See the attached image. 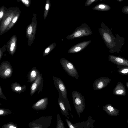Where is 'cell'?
Segmentation results:
<instances>
[{
    "instance_id": "obj_16",
    "label": "cell",
    "mask_w": 128,
    "mask_h": 128,
    "mask_svg": "<svg viewBox=\"0 0 128 128\" xmlns=\"http://www.w3.org/2000/svg\"><path fill=\"white\" fill-rule=\"evenodd\" d=\"M111 7L108 5L104 4H99L93 7L92 9L101 11H106L110 10Z\"/></svg>"
},
{
    "instance_id": "obj_1",
    "label": "cell",
    "mask_w": 128,
    "mask_h": 128,
    "mask_svg": "<svg viewBox=\"0 0 128 128\" xmlns=\"http://www.w3.org/2000/svg\"><path fill=\"white\" fill-rule=\"evenodd\" d=\"M100 26L101 27L98 29V30L106 46L110 50V52L118 51L122 46L120 44V42H122L124 40H122V38L120 39L121 37H114L110 29L103 22Z\"/></svg>"
},
{
    "instance_id": "obj_31",
    "label": "cell",
    "mask_w": 128,
    "mask_h": 128,
    "mask_svg": "<svg viewBox=\"0 0 128 128\" xmlns=\"http://www.w3.org/2000/svg\"><path fill=\"white\" fill-rule=\"evenodd\" d=\"M22 2L26 4H29V1L28 0H22Z\"/></svg>"
},
{
    "instance_id": "obj_13",
    "label": "cell",
    "mask_w": 128,
    "mask_h": 128,
    "mask_svg": "<svg viewBox=\"0 0 128 128\" xmlns=\"http://www.w3.org/2000/svg\"><path fill=\"white\" fill-rule=\"evenodd\" d=\"M112 93L116 95L126 96V90L123 84L120 82H118L114 89Z\"/></svg>"
},
{
    "instance_id": "obj_30",
    "label": "cell",
    "mask_w": 128,
    "mask_h": 128,
    "mask_svg": "<svg viewBox=\"0 0 128 128\" xmlns=\"http://www.w3.org/2000/svg\"><path fill=\"white\" fill-rule=\"evenodd\" d=\"M49 8V3L46 4L45 6V9L46 10H48Z\"/></svg>"
},
{
    "instance_id": "obj_34",
    "label": "cell",
    "mask_w": 128,
    "mask_h": 128,
    "mask_svg": "<svg viewBox=\"0 0 128 128\" xmlns=\"http://www.w3.org/2000/svg\"><path fill=\"white\" fill-rule=\"evenodd\" d=\"M9 128H16V127L14 126H10L9 127Z\"/></svg>"
},
{
    "instance_id": "obj_15",
    "label": "cell",
    "mask_w": 128,
    "mask_h": 128,
    "mask_svg": "<svg viewBox=\"0 0 128 128\" xmlns=\"http://www.w3.org/2000/svg\"><path fill=\"white\" fill-rule=\"evenodd\" d=\"M58 104L60 107L61 112L63 115L69 118L68 116L69 115L68 108L66 106L63 102L59 98L58 100Z\"/></svg>"
},
{
    "instance_id": "obj_4",
    "label": "cell",
    "mask_w": 128,
    "mask_h": 128,
    "mask_svg": "<svg viewBox=\"0 0 128 128\" xmlns=\"http://www.w3.org/2000/svg\"><path fill=\"white\" fill-rule=\"evenodd\" d=\"M60 63L65 71L70 76L78 79L79 75L78 71L73 64L64 58H62Z\"/></svg>"
},
{
    "instance_id": "obj_18",
    "label": "cell",
    "mask_w": 128,
    "mask_h": 128,
    "mask_svg": "<svg viewBox=\"0 0 128 128\" xmlns=\"http://www.w3.org/2000/svg\"><path fill=\"white\" fill-rule=\"evenodd\" d=\"M56 44L54 42L52 43L46 48L43 52V56L44 57L48 55L50 52L55 48Z\"/></svg>"
},
{
    "instance_id": "obj_7",
    "label": "cell",
    "mask_w": 128,
    "mask_h": 128,
    "mask_svg": "<svg viewBox=\"0 0 128 128\" xmlns=\"http://www.w3.org/2000/svg\"><path fill=\"white\" fill-rule=\"evenodd\" d=\"M108 77H102L97 78L94 81L93 84V89L99 90L106 87L111 81Z\"/></svg>"
},
{
    "instance_id": "obj_35",
    "label": "cell",
    "mask_w": 128,
    "mask_h": 128,
    "mask_svg": "<svg viewBox=\"0 0 128 128\" xmlns=\"http://www.w3.org/2000/svg\"><path fill=\"white\" fill-rule=\"evenodd\" d=\"M126 86L128 88V81L126 83Z\"/></svg>"
},
{
    "instance_id": "obj_36",
    "label": "cell",
    "mask_w": 128,
    "mask_h": 128,
    "mask_svg": "<svg viewBox=\"0 0 128 128\" xmlns=\"http://www.w3.org/2000/svg\"><path fill=\"white\" fill-rule=\"evenodd\" d=\"M116 0L119 2H121L122 1L124 0Z\"/></svg>"
},
{
    "instance_id": "obj_21",
    "label": "cell",
    "mask_w": 128,
    "mask_h": 128,
    "mask_svg": "<svg viewBox=\"0 0 128 128\" xmlns=\"http://www.w3.org/2000/svg\"><path fill=\"white\" fill-rule=\"evenodd\" d=\"M59 98L63 102L67 108L70 110H71V109L70 106L68 98H66L62 96L60 94H59Z\"/></svg>"
},
{
    "instance_id": "obj_3",
    "label": "cell",
    "mask_w": 128,
    "mask_h": 128,
    "mask_svg": "<svg viewBox=\"0 0 128 128\" xmlns=\"http://www.w3.org/2000/svg\"><path fill=\"white\" fill-rule=\"evenodd\" d=\"M72 94L75 109L80 117V114L83 112L86 106L84 98L81 93L76 90L73 91Z\"/></svg>"
},
{
    "instance_id": "obj_12",
    "label": "cell",
    "mask_w": 128,
    "mask_h": 128,
    "mask_svg": "<svg viewBox=\"0 0 128 128\" xmlns=\"http://www.w3.org/2000/svg\"><path fill=\"white\" fill-rule=\"evenodd\" d=\"M108 60L117 65L128 66V60L114 55H109Z\"/></svg>"
},
{
    "instance_id": "obj_24",
    "label": "cell",
    "mask_w": 128,
    "mask_h": 128,
    "mask_svg": "<svg viewBox=\"0 0 128 128\" xmlns=\"http://www.w3.org/2000/svg\"><path fill=\"white\" fill-rule=\"evenodd\" d=\"M98 0H86L85 4V6H89L94 2H96Z\"/></svg>"
},
{
    "instance_id": "obj_27",
    "label": "cell",
    "mask_w": 128,
    "mask_h": 128,
    "mask_svg": "<svg viewBox=\"0 0 128 128\" xmlns=\"http://www.w3.org/2000/svg\"><path fill=\"white\" fill-rule=\"evenodd\" d=\"M44 99H43L40 100L36 104V106H38L42 104L44 102Z\"/></svg>"
},
{
    "instance_id": "obj_32",
    "label": "cell",
    "mask_w": 128,
    "mask_h": 128,
    "mask_svg": "<svg viewBox=\"0 0 128 128\" xmlns=\"http://www.w3.org/2000/svg\"><path fill=\"white\" fill-rule=\"evenodd\" d=\"M21 88L20 86H17L15 88V90H21Z\"/></svg>"
},
{
    "instance_id": "obj_26",
    "label": "cell",
    "mask_w": 128,
    "mask_h": 128,
    "mask_svg": "<svg viewBox=\"0 0 128 128\" xmlns=\"http://www.w3.org/2000/svg\"><path fill=\"white\" fill-rule=\"evenodd\" d=\"M122 11L124 14H128V6H124L122 9Z\"/></svg>"
},
{
    "instance_id": "obj_2",
    "label": "cell",
    "mask_w": 128,
    "mask_h": 128,
    "mask_svg": "<svg viewBox=\"0 0 128 128\" xmlns=\"http://www.w3.org/2000/svg\"><path fill=\"white\" fill-rule=\"evenodd\" d=\"M92 32L88 25L86 24L82 23L77 27L74 32L66 37L68 40H72L91 35Z\"/></svg>"
},
{
    "instance_id": "obj_17",
    "label": "cell",
    "mask_w": 128,
    "mask_h": 128,
    "mask_svg": "<svg viewBox=\"0 0 128 128\" xmlns=\"http://www.w3.org/2000/svg\"><path fill=\"white\" fill-rule=\"evenodd\" d=\"M118 68V72L122 76L128 75V66L122 65H117Z\"/></svg>"
},
{
    "instance_id": "obj_14",
    "label": "cell",
    "mask_w": 128,
    "mask_h": 128,
    "mask_svg": "<svg viewBox=\"0 0 128 128\" xmlns=\"http://www.w3.org/2000/svg\"><path fill=\"white\" fill-rule=\"evenodd\" d=\"M103 110L110 116H115L119 115L120 110L113 107L111 104H108L103 107Z\"/></svg>"
},
{
    "instance_id": "obj_11",
    "label": "cell",
    "mask_w": 128,
    "mask_h": 128,
    "mask_svg": "<svg viewBox=\"0 0 128 128\" xmlns=\"http://www.w3.org/2000/svg\"><path fill=\"white\" fill-rule=\"evenodd\" d=\"M91 40L84 41L78 43L70 48L68 51L69 53H76L84 50L91 42Z\"/></svg>"
},
{
    "instance_id": "obj_9",
    "label": "cell",
    "mask_w": 128,
    "mask_h": 128,
    "mask_svg": "<svg viewBox=\"0 0 128 128\" xmlns=\"http://www.w3.org/2000/svg\"><path fill=\"white\" fill-rule=\"evenodd\" d=\"M12 67L9 62L6 61L1 63L0 66L1 76H8L12 75Z\"/></svg>"
},
{
    "instance_id": "obj_6",
    "label": "cell",
    "mask_w": 128,
    "mask_h": 128,
    "mask_svg": "<svg viewBox=\"0 0 128 128\" xmlns=\"http://www.w3.org/2000/svg\"><path fill=\"white\" fill-rule=\"evenodd\" d=\"M36 20H33L32 23L27 26L26 29V37L28 39V44L30 46L33 43L34 40L36 30Z\"/></svg>"
},
{
    "instance_id": "obj_38",
    "label": "cell",
    "mask_w": 128,
    "mask_h": 128,
    "mask_svg": "<svg viewBox=\"0 0 128 128\" xmlns=\"http://www.w3.org/2000/svg\"></svg>"
},
{
    "instance_id": "obj_37",
    "label": "cell",
    "mask_w": 128,
    "mask_h": 128,
    "mask_svg": "<svg viewBox=\"0 0 128 128\" xmlns=\"http://www.w3.org/2000/svg\"><path fill=\"white\" fill-rule=\"evenodd\" d=\"M127 122L128 123V119L127 120Z\"/></svg>"
},
{
    "instance_id": "obj_29",
    "label": "cell",
    "mask_w": 128,
    "mask_h": 128,
    "mask_svg": "<svg viewBox=\"0 0 128 128\" xmlns=\"http://www.w3.org/2000/svg\"><path fill=\"white\" fill-rule=\"evenodd\" d=\"M4 12L3 11V10H1L0 11V21L1 20V19L2 18L3 16L4 15Z\"/></svg>"
},
{
    "instance_id": "obj_33",
    "label": "cell",
    "mask_w": 128,
    "mask_h": 128,
    "mask_svg": "<svg viewBox=\"0 0 128 128\" xmlns=\"http://www.w3.org/2000/svg\"><path fill=\"white\" fill-rule=\"evenodd\" d=\"M4 112L2 110H0V115L4 113Z\"/></svg>"
},
{
    "instance_id": "obj_19",
    "label": "cell",
    "mask_w": 128,
    "mask_h": 128,
    "mask_svg": "<svg viewBox=\"0 0 128 128\" xmlns=\"http://www.w3.org/2000/svg\"><path fill=\"white\" fill-rule=\"evenodd\" d=\"M39 72L36 67H33L29 72V76L30 78L33 79H35L39 75Z\"/></svg>"
},
{
    "instance_id": "obj_10",
    "label": "cell",
    "mask_w": 128,
    "mask_h": 128,
    "mask_svg": "<svg viewBox=\"0 0 128 128\" xmlns=\"http://www.w3.org/2000/svg\"><path fill=\"white\" fill-rule=\"evenodd\" d=\"M17 40V36L14 35L6 43V48L7 51L12 56L14 54L16 51Z\"/></svg>"
},
{
    "instance_id": "obj_22",
    "label": "cell",
    "mask_w": 128,
    "mask_h": 128,
    "mask_svg": "<svg viewBox=\"0 0 128 128\" xmlns=\"http://www.w3.org/2000/svg\"><path fill=\"white\" fill-rule=\"evenodd\" d=\"M57 128H65L64 123L61 119L59 114H58Z\"/></svg>"
},
{
    "instance_id": "obj_28",
    "label": "cell",
    "mask_w": 128,
    "mask_h": 128,
    "mask_svg": "<svg viewBox=\"0 0 128 128\" xmlns=\"http://www.w3.org/2000/svg\"><path fill=\"white\" fill-rule=\"evenodd\" d=\"M36 87V84L35 83H34L32 84L31 87V89L33 90H35Z\"/></svg>"
},
{
    "instance_id": "obj_5",
    "label": "cell",
    "mask_w": 128,
    "mask_h": 128,
    "mask_svg": "<svg viewBox=\"0 0 128 128\" xmlns=\"http://www.w3.org/2000/svg\"><path fill=\"white\" fill-rule=\"evenodd\" d=\"M14 11L9 10L6 14L5 17H3L0 27V35H2L6 31L12 21L13 18L16 15Z\"/></svg>"
},
{
    "instance_id": "obj_23",
    "label": "cell",
    "mask_w": 128,
    "mask_h": 128,
    "mask_svg": "<svg viewBox=\"0 0 128 128\" xmlns=\"http://www.w3.org/2000/svg\"><path fill=\"white\" fill-rule=\"evenodd\" d=\"M6 45L4 44L2 47L0 48V60L2 57L3 52L6 51Z\"/></svg>"
},
{
    "instance_id": "obj_25",
    "label": "cell",
    "mask_w": 128,
    "mask_h": 128,
    "mask_svg": "<svg viewBox=\"0 0 128 128\" xmlns=\"http://www.w3.org/2000/svg\"><path fill=\"white\" fill-rule=\"evenodd\" d=\"M69 128H76L75 127L74 124H72V122L67 119L65 120Z\"/></svg>"
},
{
    "instance_id": "obj_8",
    "label": "cell",
    "mask_w": 128,
    "mask_h": 128,
    "mask_svg": "<svg viewBox=\"0 0 128 128\" xmlns=\"http://www.w3.org/2000/svg\"><path fill=\"white\" fill-rule=\"evenodd\" d=\"M53 78L55 85L59 94H60L65 98H68L67 91L64 82L59 78L54 76Z\"/></svg>"
},
{
    "instance_id": "obj_20",
    "label": "cell",
    "mask_w": 128,
    "mask_h": 128,
    "mask_svg": "<svg viewBox=\"0 0 128 128\" xmlns=\"http://www.w3.org/2000/svg\"><path fill=\"white\" fill-rule=\"evenodd\" d=\"M19 14V13L18 14L13 18L12 21L7 28L5 32H8L14 25L18 19Z\"/></svg>"
}]
</instances>
